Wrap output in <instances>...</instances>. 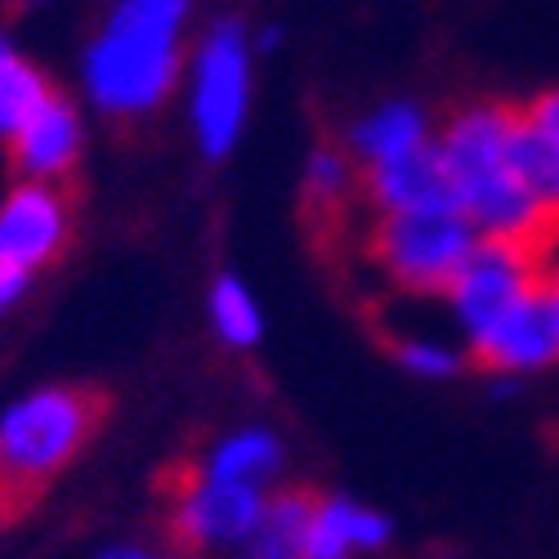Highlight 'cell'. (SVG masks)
Here are the masks:
<instances>
[{
  "mask_svg": "<svg viewBox=\"0 0 559 559\" xmlns=\"http://www.w3.org/2000/svg\"><path fill=\"white\" fill-rule=\"evenodd\" d=\"M546 292H550V305H555V318H559V269L555 273L546 269Z\"/></svg>",
  "mask_w": 559,
  "mask_h": 559,
  "instance_id": "24",
  "label": "cell"
},
{
  "mask_svg": "<svg viewBox=\"0 0 559 559\" xmlns=\"http://www.w3.org/2000/svg\"><path fill=\"white\" fill-rule=\"evenodd\" d=\"M14 162L27 179H59L81 148V121L68 99L50 95L14 134Z\"/></svg>",
  "mask_w": 559,
  "mask_h": 559,
  "instance_id": "11",
  "label": "cell"
},
{
  "mask_svg": "<svg viewBox=\"0 0 559 559\" xmlns=\"http://www.w3.org/2000/svg\"><path fill=\"white\" fill-rule=\"evenodd\" d=\"M68 242V202L50 179H32L0 206V260L27 273L45 269Z\"/></svg>",
  "mask_w": 559,
  "mask_h": 559,
  "instance_id": "10",
  "label": "cell"
},
{
  "mask_svg": "<svg viewBox=\"0 0 559 559\" xmlns=\"http://www.w3.org/2000/svg\"><path fill=\"white\" fill-rule=\"evenodd\" d=\"M471 358L497 377H520V371H542L559 362V318L546 277L471 336Z\"/></svg>",
  "mask_w": 559,
  "mask_h": 559,
  "instance_id": "8",
  "label": "cell"
},
{
  "mask_svg": "<svg viewBox=\"0 0 559 559\" xmlns=\"http://www.w3.org/2000/svg\"><path fill=\"white\" fill-rule=\"evenodd\" d=\"M426 139H430V126H426L421 108L394 99V104H381L377 112H367V117L354 126L349 148H354V157L367 166V162L399 157V153H407V148H416V144H426Z\"/></svg>",
  "mask_w": 559,
  "mask_h": 559,
  "instance_id": "13",
  "label": "cell"
},
{
  "mask_svg": "<svg viewBox=\"0 0 559 559\" xmlns=\"http://www.w3.org/2000/svg\"><path fill=\"white\" fill-rule=\"evenodd\" d=\"M50 95H55L50 81H45L32 63H23L10 50V40L0 36V134H14Z\"/></svg>",
  "mask_w": 559,
  "mask_h": 559,
  "instance_id": "16",
  "label": "cell"
},
{
  "mask_svg": "<svg viewBox=\"0 0 559 559\" xmlns=\"http://www.w3.org/2000/svg\"><path fill=\"white\" fill-rule=\"evenodd\" d=\"M354 189H358V175H354L349 157L341 148H313L309 170H305V206L313 215H322V224H332L345 211Z\"/></svg>",
  "mask_w": 559,
  "mask_h": 559,
  "instance_id": "17",
  "label": "cell"
},
{
  "mask_svg": "<svg viewBox=\"0 0 559 559\" xmlns=\"http://www.w3.org/2000/svg\"><path fill=\"white\" fill-rule=\"evenodd\" d=\"M162 492L170 497L166 528L179 550H211V546L247 542L260 524V510H264L260 488L215 479L193 461H179Z\"/></svg>",
  "mask_w": 559,
  "mask_h": 559,
  "instance_id": "5",
  "label": "cell"
},
{
  "mask_svg": "<svg viewBox=\"0 0 559 559\" xmlns=\"http://www.w3.org/2000/svg\"><path fill=\"white\" fill-rule=\"evenodd\" d=\"M193 0H121L85 55V85L112 117L157 108L179 72V27Z\"/></svg>",
  "mask_w": 559,
  "mask_h": 559,
  "instance_id": "3",
  "label": "cell"
},
{
  "mask_svg": "<svg viewBox=\"0 0 559 559\" xmlns=\"http://www.w3.org/2000/svg\"><path fill=\"white\" fill-rule=\"evenodd\" d=\"M277 456H283V448H277V439L269 430H242V435L215 443V452L206 456L202 471L215 479H228V484L260 488L277 471Z\"/></svg>",
  "mask_w": 559,
  "mask_h": 559,
  "instance_id": "15",
  "label": "cell"
},
{
  "mask_svg": "<svg viewBox=\"0 0 559 559\" xmlns=\"http://www.w3.org/2000/svg\"><path fill=\"white\" fill-rule=\"evenodd\" d=\"M358 189L371 206H377V215L456 206V189H452L448 162L439 153V139H426V144H416L399 157H385V162H367L358 175Z\"/></svg>",
  "mask_w": 559,
  "mask_h": 559,
  "instance_id": "9",
  "label": "cell"
},
{
  "mask_svg": "<svg viewBox=\"0 0 559 559\" xmlns=\"http://www.w3.org/2000/svg\"><path fill=\"white\" fill-rule=\"evenodd\" d=\"M104 416L108 394L95 385H45L0 416V528L32 515Z\"/></svg>",
  "mask_w": 559,
  "mask_h": 559,
  "instance_id": "1",
  "label": "cell"
},
{
  "mask_svg": "<svg viewBox=\"0 0 559 559\" xmlns=\"http://www.w3.org/2000/svg\"><path fill=\"white\" fill-rule=\"evenodd\" d=\"M399 362L412 371V377H426V381H448L461 371V354L443 341H403L399 345Z\"/></svg>",
  "mask_w": 559,
  "mask_h": 559,
  "instance_id": "20",
  "label": "cell"
},
{
  "mask_svg": "<svg viewBox=\"0 0 559 559\" xmlns=\"http://www.w3.org/2000/svg\"><path fill=\"white\" fill-rule=\"evenodd\" d=\"M510 130H515L510 104H475L448 121V130L439 134V153L452 175L456 206L475 224L479 238L528 242L546 251L550 224L510 166Z\"/></svg>",
  "mask_w": 559,
  "mask_h": 559,
  "instance_id": "2",
  "label": "cell"
},
{
  "mask_svg": "<svg viewBox=\"0 0 559 559\" xmlns=\"http://www.w3.org/2000/svg\"><path fill=\"white\" fill-rule=\"evenodd\" d=\"M99 559H170V555H153V550H144V546H112V550H104Z\"/></svg>",
  "mask_w": 559,
  "mask_h": 559,
  "instance_id": "23",
  "label": "cell"
},
{
  "mask_svg": "<svg viewBox=\"0 0 559 559\" xmlns=\"http://www.w3.org/2000/svg\"><path fill=\"white\" fill-rule=\"evenodd\" d=\"M27 269H19V264H5V260H0V313H5L23 292H27Z\"/></svg>",
  "mask_w": 559,
  "mask_h": 559,
  "instance_id": "21",
  "label": "cell"
},
{
  "mask_svg": "<svg viewBox=\"0 0 559 559\" xmlns=\"http://www.w3.org/2000/svg\"><path fill=\"white\" fill-rule=\"evenodd\" d=\"M247 117V36L238 23H219L202 40L193 72V121L206 157H224Z\"/></svg>",
  "mask_w": 559,
  "mask_h": 559,
  "instance_id": "7",
  "label": "cell"
},
{
  "mask_svg": "<svg viewBox=\"0 0 559 559\" xmlns=\"http://www.w3.org/2000/svg\"><path fill=\"white\" fill-rule=\"evenodd\" d=\"M349 506L345 497H318V510L309 520V533L300 542L296 559H349L354 542H349Z\"/></svg>",
  "mask_w": 559,
  "mask_h": 559,
  "instance_id": "19",
  "label": "cell"
},
{
  "mask_svg": "<svg viewBox=\"0 0 559 559\" xmlns=\"http://www.w3.org/2000/svg\"><path fill=\"white\" fill-rule=\"evenodd\" d=\"M546 277V260L542 247L528 242H501V238H479L471 247V255L461 260V269L448 283V300L456 309V322L465 328V336H475L479 328L510 309L520 296H528Z\"/></svg>",
  "mask_w": 559,
  "mask_h": 559,
  "instance_id": "6",
  "label": "cell"
},
{
  "mask_svg": "<svg viewBox=\"0 0 559 559\" xmlns=\"http://www.w3.org/2000/svg\"><path fill=\"white\" fill-rule=\"evenodd\" d=\"M524 112H528L537 126H546V130L559 134V90H546V95H537L533 104H524Z\"/></svg>",
  "mask_w": 559,
  "mask_h": 559,
  "instance_id": "22",
  "label": "cell"
},
{
  "mask_svg": "<svg viewBox=\"0 0 559 559\" xmlns=\"http://www.w3.org/2000/svg\"><path fill=\"white\" fill-rule=\"evenodd\" d=\"M510 166L533 193L537 211L550 224V242L559 238V134L537 126L524 108H515V130H510Z\"/></svg>",
  "mask_w": 559,
  "mask_h": 559,
  "instance_id": "12",
  "label": "cell"
},
{
  "mask_svg": "<svg viewBox=\"0 0 559 559\" xmlns=\"http://www.w3.org/2000/svg\"><path fill=\"white\" fill-rule=\"evenodd\" d=\"M211 322L215 332L233 345V349H251L264 332L260 322V305L251 300V292L238 283V277H219L215 292H211Z\"/></svg>",
  "mask_w": 559,
  "mask_h": 559,
  "instance_id": "18",
  "label": "cell"
},
{
  "mask_svg": "<svg viewBox=\"0 0 559 559\" xmlns=\"http://www.w3.org/2000/svg\"><path fill=\"white\" fill-rule=\"evenodd\" d=\"M313 510H318V497L305 492V488H292V492L269 497L264 510H260L255 533L247 537L251 559H296V555H300V542H305V533H309Z\"/></svg>",
  "mask_w": 559,
  "mask_h": 559,
  "instance_id": "14",
  "label": "cell"
},
{
  "mask_svg": "<svg viewBox=\"0 0 559 559\" xmlns=\"http://www.w3.org/2000/svg\"><path fill=\"white\" fill-rule=\"evenodd\" d=\"M23 5H32V0H23Z\"/></svg>",
  "mask_w": 559,
  "mask_h": 559,
  "instance_id": "25",
  "label": "cell"
},
{
  "mask_svg": "<svg viewBox=\"0 0 559 559\" xmlns=\"http://www.w3.org/2000/svg\"><path fill=\"white\" fill-rule=\"evenodd\" d=\"M475 242V224L456 206L385 211L371 228V255H377L390 283L412 296H443Z\"/></svg>",
  "mask_w": 559,
  "mask_h": 559,
  "instance_id": "4",
  "label": "cell"
}]
</instances>
